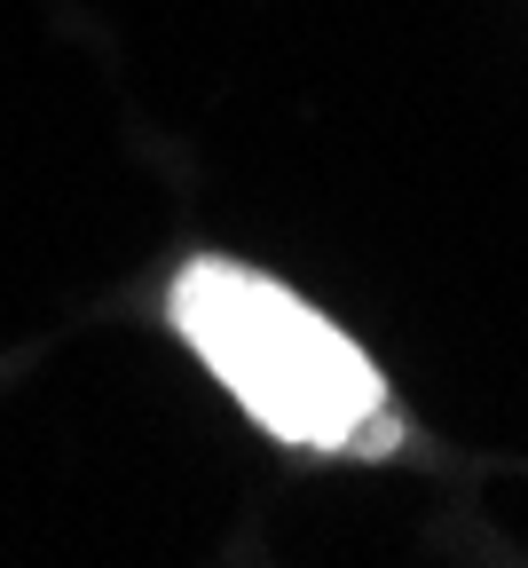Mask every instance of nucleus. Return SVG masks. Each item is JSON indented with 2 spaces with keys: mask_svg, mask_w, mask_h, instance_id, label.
Here are the masks:
<instances>
[{
  "mask_svg": "<svg viewBox=\"0 0 528 568\" xmlns=\"http://www.w3.org/2000/svg\"><path fill=\"white\" fill-rule=\"evenodd\" d=\"M159 316L197 355V372L276 450H299V458H395L403 450V403L387 372L299 284L237 253H190L166 276Z\"/></svg>",
  "mask_w": 528,
  "mask_h": 568,
  "instance_id": "f257e3e1",
  "label": "nucleus"
}]
</instances>
